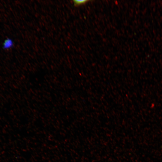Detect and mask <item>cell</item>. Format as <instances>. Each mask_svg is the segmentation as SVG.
<instances>
[{
  "label": "cell",
  "mask_w": 162,
  "mask_h": 162,
  "mask_svg": "<svg viewBox=\"0 0 162 162\" xmlns=\"http://www.w3.org/2000/svg\"><path fill=\"white\" fill-rule=\"evenodd\" d=\"M74 5L76 6H79L82 5L86 3L87 0H75L73 1Z\"/></svg>",
  "instance_id": "obj_2"
},
{
  "label": "cell",
  "mask_w": 162,
  "mask_h": 162,
  "mask_svg": "<svg viewBox=\"0 0 162 162\" xmlns=\"http://www.w3.org/2000/svg\"><path fill=\"white\" fill-rule=\"evenodd\" d=\"M13 41L10 39L8 38L4 41L3 45V48L5 49H9L13 47L14 46Z\"/></svg>",
  "instance_id": "obj_1"
}]
</instances>
